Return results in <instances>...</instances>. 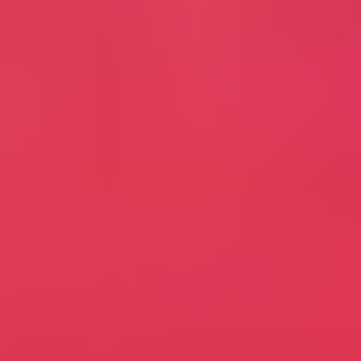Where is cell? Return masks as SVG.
<instances>
[{
  "label": "cell",
  "mask_w": 361,
  "mask_h": 361,
  "mask_svg": "<svg viewBox=\"0 0 361 361\" xmlns=\"http://www.w3.org/2000/svg\"><path fill=\"white\" fill-rule=\"evenodd\" d=\"M271 34H305V45H350L361 34V0H248Z\"/></svg>",
  "instance_id": "obj_1"
}]
</instances>
